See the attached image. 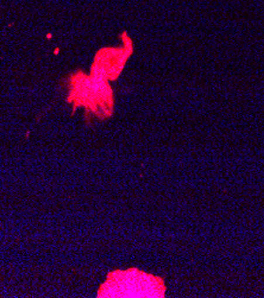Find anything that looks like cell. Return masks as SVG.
Listing matches in <instances>:
<instances>
[{
    "label": "cell",
    "instance_id": "cell-1",
    "mask_svg": "<svg viewBox=\"0 0 264 298\" xmlns=\"http://www.w3.org/2000/svg\"><path fill=\"white\" fill-rule=\"evenodd\" d=\"M163 279L134 267L113 271L107 276L98 297H164Z\"/></svg>",
    "mask_w": 264,
    "mask_h": 298
},
{
    "label": "cell",
    "instance_id": "cell-2",
    "mask_svg": "<svg viewBox=\"0 0 264 298\" xmlns=\"http://www.w3.org/2000/svg\"><path fill=\"white\" fill-rule=\"evenodd\" d=\"M70 99L74 100L75 107H86L99 118L110 115L113 111V92L108 81L93 74L74 79Z\"/></svg>",
    "mask_w": 264,
    "mask_h": 298
},
{
    "label": "cell",
    "instance_id": "cell-3",
    "mask_svg": "<svg viewBox=\"0 0 264 298\" xmlns=\"http://www.w3.org/2000/svg\"><path fill=\"white\" fill-rule=\"evenodd\" d=\"M131 44L117 48H103L100 50L93 62L92 74L106 81L115 80L124 68L132 52Z\"/></svg>",
    "mask_w": 264,
    "mask_h": 298
}]
</instances>
